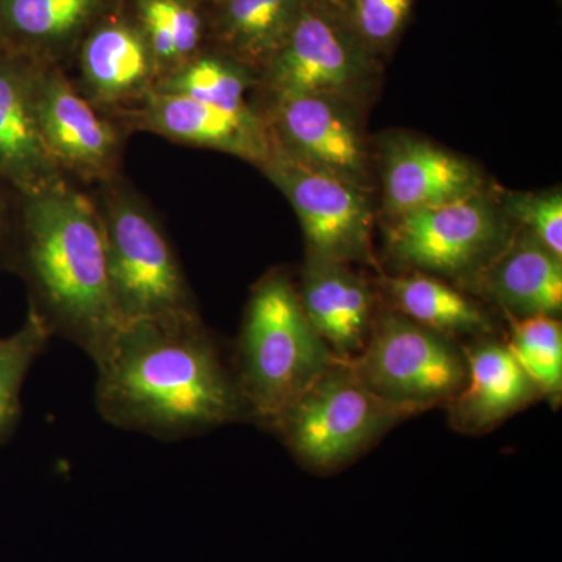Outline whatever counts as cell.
<instances>
[{"instance_id": "cell-1", "label": "cell", "mask_w": 562, "mask_h": 562, "mask_svg": "<svg viewBox=\"0 0 562 562\" xmlns=\"http://www.w3.org/2000/svg\"><path fill=\"white\" fill-rule=\"evenodd\" d=\"M94 364L95 408L121 430L180 441L249 420L235 369L199 314L125 322Z\"/></svg>"}, {"instance_id": "cell-2", "label": "cell", "mask_w": 562, "mask_h": 562, "mask_svg": "<svg viewBox=\"0 0 562 562\" xmlns=\"http://www.w3.org/2000/svg\"><path fill=\"white\" fill-rule=\"evenodd\" d=\"M24 201L21 269L31 306L52 335L99 361L124 325L111 291L101 213L66 183Z\"/></svg>"}, {"instance_id": "cell-3", "label": "cell", "mask_w": 562, "mask_h": 562, "mask_svg": "<svg viewBox=\"0 0 562 562\" xmlns=\"http://www.w3.org/2000/svg\"><path fill=\"white\" fill-rule=\"evenodd\" d=\"M335 360L290 277L281 271L262 277L251 290L233 362L249 420L272 428Z\"/></svg>"}, {"instance_id": "cell-4", "label": "cell", "mask_w": 562, "mask_h": 562, "mask_svg": "<svg viewBox=\"0 0 562 562\" xmlns=\"http://www.w3.org/2000/svg\"><path fill=\"white\" fill-rule=\"evenodd\" d=\"M406 417L373 394L349 361L335 360L281 414L272 430L306 468L330 471L353 460Z\"/></svg>"}, {"instance_id": "cell-5", "label": "cell", "mask_w": 562, "mask_h": 562, "mask_svg": "<svg viewBox=\"0 0 562 562\" xmlns=\"http://www.w3.org/2000/svg\"><path fill=\"white\" fill-rule=\"evenodd\" d=\"M349 362L373 394L408 416L449 405L468 379L453 339L397 312L375 314L364 350Z\"/></svg>"}, {"instance_id": "cell-6", "label": "cell", "mask_w": 562, "mask_h": 562, "mask_svg": "<svg viewBox=\"0 0 562 562\" xmlns=\"http://www.w3.org/2000/svg\"><path fill=\"white\" fill-rule=\"evenodd\" d=\"M111 291L122 321L199 314L171 244L128 192H113L101 213Z\"/></svg>"}, {"instance_id": "cell-7", "label": "cell", "mask_w": 562, "mask_h": 562, "mask_svg": "<svg viewBox=\"0 0 562 562\" xmlns=\"http://www.w3.org/2000/svg\"><path fill=\"white\" fill-rule=\"evenodd\" d=\"M373 54L328 0H303L283 46L262 70L273 99L317 94L353 105L375 76Z\"/></svg>"}, {"instance_id": "cell-8", "label": "cell", "mask_w": 562, "mask_h": 562, "mask_svg": "<svg viewBox=\"0 0 562 562\" xmlns=\"http://www.w3.org/2000/svg\"><path fill=\"white\" fill-rule=\"evenodd\" d=\"M261 169L297 214L310 258L347 265L371 261L373 209L369 191L299 160L276 139Z\"/></svg>"}, {"instance_id": "cell-9", "label": "cell", "mask_w": 562, "mask_h": 562, "mask_svg": "<svg viewBox=\"0 0 562 562\" xmlns=\"http://www.w3.org/2000/svg\"><path fill=\"white\" fill-rule=\"evenodd\" d=\"M505 221L484 192L392 220L387 249L419 271L468 276L502 249Z\"/></svg>"}, {"instance_id": "cell-10", "label": "cell", "mask_w": 562, "mask_h": 562, "mask_svg": "<svg viewBox=\"0 0 562 562\" xmlns=\"http://www.w3.org/2000/svg\"><path fill=\"white\" fill-rule=\"evenodd\" d=\"M349 105L317 94L276 98L269 127L288 154L369 191L368 151Z\"/></svg>"}, {"instance_id": "cell-11", "label": "cell", "mask_w": 562, "mask_h": 562, "mask_svg": "<svg viewBox=\"0 0 562 562\" xmlns=\"http://www.w3.org/2000/svg\"><path fill=\"white\" fill-rule=\"evenodd\" d=\"M32 76L36 120L57 165L80 176L109 173L120 150L113 125L54 69L33 68Z\"/></svg>"}, {"instance_id": "cell-12", "label": "cell", "mask_w": 562, "mask_h": 562, "mask_svg": "<svg viewBox=\"0 0 562 562\" xmlns=\"http://www.w3.org/2000/svg\"><path fill=\"white\" fill-rule=\"evenodd\" d=\"M484 190L482 172L427 139L395 136L384 147V209L392 220Z\"/></svg>"}, {"instance_id": "cell-13", "label": "cell", "mask_w": 562, "mask_h": 562, "mask_svg": "<svg viewBox=\"0 0 562 562\" xmlns=\"http://www.w3.org/2000/svg\"><path fill=\"white\" fill-rule=\"evenodd\" d=\"M139 124L166 138L225 151L260 168L273 149L269 122L254 110L220 109L171 92L147 91Z\"/></svg>"}, {"instance_id": "cell-14", "label": "cell", "mask_w": 562, "mask_h": 562, "mask_svg": "<svg viewBox=\"0 0 562 562\" xmlns=\"http://www.w3.org/2000/svg\"><path fill=\"white\" fill-rule=\"evenodd\" d=\"M303 312L338 360L364 350L375 319V297L368 281L347 262L308 258L297 288Z\"/></svg>"}, {"instance_id": "cell-15", "label": "cell", "mask_w": 562, "mask_h": 562, "mask_svg": "<svg viewBox=\"0 0 562 562\" xmlns=\"http://www.w3.org/2000/svg\"><path fill=\"white\" fill-rule=\"evenodd\" d=\"M33 68L0 52V177L24 198L65 183L36 120Z\"/></svg>"}, {"instance_id": "cell-16", "label": "cell", "mask_w": 562, "mask_h": 562, "mask_svg": "<svg viewBox=\"0 0 562 562\" xmlns=\"http://www.w3.org/2000/svg\"><path fill=\"white\" fill-rule=\"evenodd\" d=\"M464 355L468 379L449 403L450 420L458 430H490L539 397L506 344L476 342Z\"/></svg>"}, {"instance_id": "cell-17", "label": "cell", "mask_w": 562, "mask_h": 562, "mask_svg": "<svg viewBox=\"0 0 562 562\" xmlns=\"http://www.w3.org/2000/svg\"><path fill=\"white\" fill-rule=\"evenodd\" d=\"M484 286L512 319L554 316L562 310V258L527 232L483 268Z\"/></svg>"}, {"instance_id": "cell-18", "label": "cell", "mask_w": 562, "mask_h": 562, "mask_svg": "<svg viewBox=\"0 0 562 562\" xmlns=\"http://www.w3.org/2000/svg\"><path fill=\"white\" fill-rule=\"evenodd\" d=\"M155 61L139 25L102 20L81 43L80 69L94 101L116 103L146 94Z\"/></svg>"}, {"instance_id": "cell-19", "label": "cell", "mask_w": 562, "mask_h": 562, "mask_svg": "<svg viewBox=\"0 0 562 562\" xmlns=\"http://www.w3.org/2000/svg\"><path fill=\"white\" fill-rule=\"evenodd\" d=\"M303 0H213L211 33L222 55L262 72L290 35Z\"/></svg>"}, {"instance_id": "cell-20", "label": "cell", "mask_w": 562, "mask_h": 562, "mask_svg": "<svg viewBox=\"0 0 562 562\" xmlns=\"http://www.w3.org/2000/svg\"><path fill=\"white\" fill-rule=\"evenodd\" d=\"M113 0H0V44L10 50L68 47L105 20Z\"/></svg>"}, {"instance_id": "cell-21", "label": "cell", "mask_w": 562, "mask_h": 562, "mask_svg": "<svg viewBox=\"0 0 562 562\" xmlns=\"http://www.w3.org/2000/svg\"><path fill=\"white\" fill-rule=\"evenodd\" d=\"M386 291L395 312L447 338L484 335L491 328L479 305L436 277L417 272L387 279Z\"/></svg>"}, {"instance_id": "cell-22", "label": "cell", "mask_w": 562, "mask_h": 562, "mask_svg": "<svg viewBox=\"0 0 562 562\" xmlns=\"http://www.w3.org/2000/svg\"><path fill=\"white\" fill-rule=\"evenodd\" d=\"M250 70L225 55H195L177 66L151 90L187 95L194 101L225 110H246Z\"/></svg>"}, {"instance_id": "cell-23", "label": "cell", "mask_w": 562, "mask_h": 562, "mask_svg": "<svg viewBox=\"0 0 562 562\" xmlns=\"http://www.w3.org/2000/svg\"><path fill=\"white\" fill-rule=\"evenodd\" d=\"M50 338V328L33 306L16 331L0 338V446L20 424L22 387Z\"/></svg>"}, {"instance_id": "cell-24", "label": "cell", "mask_w": 562, "mask_h": 562, "mask_svg": "<svg viewBox=\"0 0 562 562\" xmlns=\"http://www.w3.org/2000/svg\"><path fill=\"white\" fill-rule=\"evenodd\" d=\"M539 395L557 397L562 390V328L554 316L512 319L506 342Z\"/></svg>"}, {"instance_id": "cell-25", "label": "cell", "mask_w": 562, "mask_h": 562, "mask_svg": "<svg viewBox=\"0 0 562 562\" xmlns=\"http://www.w3.org/2000/svg\"><path fill=\"white\" fill-rule=\"evenodd\" d=\"M414 0H353L349 11L351 29L375 55L401 35Z\"/></svg>"}, {"instance_id": "cell-26", "label": "cell", "mask_w": 562, "mask_h": 562, "mask_svg": "<svg viewBox=\"0 0 562 562\" xmlns=\"http://www.w3.org/2000/svg\"><path fill=\"white\" fill-rule=\"evenodd\" d=\"M506 213L522 224L547 250L562 258V195L560 190L538 194H512L506 201Z\"/></svg>"}, {"instance_id": "cell-27", "label": "cell", "mask_w": 562, "mask_h": 562, "mask_svg": "<svg viewBox=\"0 0 562 562\" xmlns=\"http://www.w3.org/2000/svg\"><path fill=\"white\" fill-rule=\"evenodd\" d=\"M160 13L171 32L180 65L198 55L205 35V22L192 0H147ZM179 65V66H180Z\"/></svg>"}, {"instance_id": "cell-28", "label": "cell", "mask_w": 562, "mask_h": 562, "mask_svg": "<svg viewBox=\"0 0 562 562\" xmlns=\"http://www.w3.org/2000/svg\"><path fill=\"white\" fill-rule=\"evenodd\" d=\"M328 2H330L331 5H335L336 9L344 11V13L349 16L351 2H353V0H328Z\"/></svg>"}, {"instance_id": "cell-29", "label": "cell", "mask_w": 562, "mask_h": 562, "mask_svg": "<svg viewBox=\"0 0 562 562\" xmlns=\"http://www.w3.org/2000/svg\"><path fill=\"white\" fill-rule=\"evenodd\" d=\"M2 238H3V214H2V210H0V246H2Z\"/></svg>"}, {"instance_id": "cell-30", "label": "cell", "mask_w": 562, "mask_h": 562, "mask_svg": "<svg viewBox=\"0 0 562 562\" xmlns=\"http://www.w3.org/2000/svg\"><path fill=\"white\" fill-rule=\"evenodd\" d=\"M192 2H195V3H202V2H213V0H192Z\"/></svg>"}]
</instances>
